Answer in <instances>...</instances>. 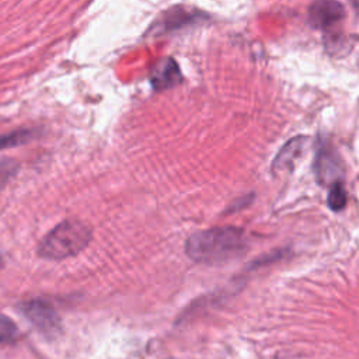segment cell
<instances>
[{"instance_id":"6da1fadb","label":"cell","mask_w":359,"mask_h":359,"mask_svg":"<svg viewBox=\"0 0 359 359\" xmlns=\"http://www.w3.org/2000/svg\"><path fill=\"white\" fill-rule=\"evenodd\" d=\"M247 248V236L234 226L213 227L194 233L185 243L187 255L199 264L216 265L241 255Z\"/></svg>"},{"instance_id":"7a4b0ae2","label":"cell","mask_w":359,"mask_h":359,"mask_svg":"<svg viewBox=\"0 0 359 359\" xmlns=\"http://www.w3.org/2000/svg\"><path fill=\"white\" fill-rule=\"evenodd\" d=\"M91 227L76 219H67L55 226L39 243L38 254L45 259H65L77 255L91 240Z\"/></svg>"},{"instance_id":"3957f363","label":"cell","mask_w":359,"mask_h":359,"mask_svg":"<svg viewBox=\"0 0 359 359\" xmlns=\"http://www.w3.org/2000/svg\"><path fill=\"white\" fill-rule=\"evenodd\" d=\"M22 316L43 335L55 337L60 331V318L55 307L43 299H32L18 306Z\"/></svg>"},{"instance_id":"277c9868","label":"cell","mask_w":359,"mask_h":359,"mask_svg":"<svg viewBox=\"0 0 359 359\" xmlns=\"http://www.w3.org/2000/svg\"><path fill=\"white\" fill-rule=\"evenodd\" d=\"M314 174L320 184H334L341 181L342 177V164L337 151L324 140L317 146L316 158H314Z\"/></svg>"},{"instance_id":"5b68a950","label":"cell","mask_w":359,"mask_h":359,"mask_svg":"<svg viewBox=\"0 0 359 359\" xmlns=\"http://www.w3.org/2000/svg\"><path fill=\"white\" fill-rule=\"evenodd\" d=\"M345 15V7L338 0H316L309 8V24L316 29H325L342 21Z\"/></svg>"},{"instance_id":"8992f818","label":"cell","mask_w":359,"mask_h":359,"mask_svg":"<svg viewBox=\"0 0 359 359\" xmlns=\"http://www.w3.org/2000/svg\"><path fill=\"white\" fill-rule=\"evenodd\" d=\"M149 80L154 90L163 91L180 84L182 74L178 63L172 57H165L153 66Z\"/></svg>"},{"instance_id":"52a82bcc","label":"cell","mask_w":359,"mask_h":359,"mask_svg":"<svg viewBox=\"0 0 359 359\" xmlns=\"http://www.w3.org/2000/svg\"><path fill=\"white\" fill-rule=\"evenodd\" d=\"M306 139L304 137H293L290 139L278 153V156L273 160L272 171L279 172L283 170H287L293 165V163L300 157L303 149H304Z\"/></svg>"},{"instance_id":"ba28073f","label":"cell","mask_w":359,"mask_h":359,"mask_svg":"<svg viewBox=\"0 0 359 359\" xmlns=\"http://www.w3.org/2000/svg\"><path fill=\"white\" fill-rule=\"evenodd\" d=\"M195 18H198V15H194L192 11H188L182 7H175L170 11H167L165 17H163L161 22L157 24V32L163 31H171V29H177L182 25H187L189 22H192Z\"/></svg>"},{"instance_id":"9c48e42d","label":"cell","mask_w":359,"mask_h":359,"mask_svg":"<svg viewBox=\"0 0 359 359\" xmlns=\"http://www.w3.org/2000/svg\"><path fill=\"white\" fill-rule=\"evenodd\" d=\"M346 202H348V194L344 184L341 181L331 184L328 198H327L328 208L334 212H339L346 206Z\"/></svg>"},{"instance_id":"30bf717a","label":"cell","mask_w":359,"mask_h":359,"mask_svg":"<svg viewBox=\"0 0 359 359\" xmlns=\"http://www.w3.org/2000/svg\"><path fill=\"white\" fill-rule=\"evenodd\" d=\"M34 136H35V132L34 130H28V129L11 132V133H7V135H0V149L13 147V146H18V144L27 143Z\"/></svg>"},{"instance_id":"8fae6325","label":"cell","mask_w":359,"mask_h":359,"mask_svg":"<svg viewBox=\"0 0 359 359\" xmlns=\"http://www.w3.org/2000/svg\"><path fill=\"white\" fill-rule=\"evenodd\" d=\"M17 161L8 157H0V188L8 182V180L17 172Z\"/></svg>"},{"instance_id":"7c38bea8","label":"cell","mask_w":359,"mask_h":359,"mask_svg":"<svg viewBox=\"0 0 359 359\" xmlns=\"http://www.w3.org/2000/svg\"><path fill=\"white\" fill-rule=\"evenodd\" d=\"M17 327L15 324L0 313V342H10L17 337Z\"/></svg>"},{"instance_id":"4fadbf2b","label":"cell","mask_w":359,"mask_h":359,"mask_svg":"<svg viewBox=\"0 0 359 359\" xmlns=\"http://www.w3.org/2000/svg\"><path fill=\"white\" fill-rule=\"evenodd\" d=\"M1 264H3V259H1V257H0V266H1Z\"/></svg>"}]
</instances>
